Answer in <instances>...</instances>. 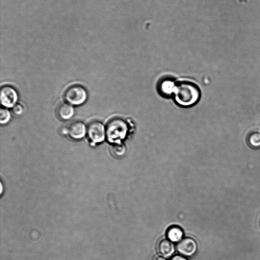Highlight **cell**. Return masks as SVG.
I'll return each mask as SVG.
<instances>
[{"label":"cell","instance_id":"cell-1","mask_svg":"<svg viewBox=\"0 0 260 260\" xmlns=\"http://www.w3.org/2000/svg\"><path fill=\"white\" fill-rule=\"evenodd\" d=\"M174 94L177 103L180 106L187 107L198 101L200 91L195 84L189 81H182L176 84Z\"/></svg>","mask_w":260,"mask_h":260},{"label":"cell","instance_id":"cell-2","mask_svg":"<svg viewBox=\"0 0 260 260\" xmlns=\"http://www.w3.org/2000/svg\"><path fill=\"white\" fill-rule=\"evenodd\" d=\"M128 130L127 122L120 118L110 119L106 127V137L113 144L120 143L125 138Z\"/></svg>","mask_w":260,"mask_h":260},{"label":"cell","instance_id":"cell-3","mask_svg":"<svg viewBox=\"0 0 260 260\" xmlns=\"http://www.w3.org/2000/svg\"><path fill=\"white\" fill-rule=\"evenodd\" d=\"M87 97L86 89L80 85H73L69 87L64 92V98L70 105H80L84 103Z\"/></svg>","mask_w":260,"mask_h":260},{"label":"cell","instance_id":"cell-4","mask_svg":"<svg viewBox=\"0 0 260 260\" xmlns=\"http://www.w3.org/2000/svg\"><path fill=\"white\" fill-rule=\"evenodd\" d=\"M87 134L91 143L95 144L104 140L106 136V129L101 122L94 120L88 125Z\"/></svg>","mask_w":260,"mask_h":260},{"label":"cell","instance_id":"cell-5","mask_svg":"<svg viewBox=\"0 0 260 260\" xmlns=\"http://www.w3.org/2000/svg\"><path fill=\"white\" fill-rule=\"evenodd\" d=\"M18 95L16 90L11 86H3L1 88L0 100L2 106L13 107L17 102Z\"/></svg>","mask_w":260,"mask_h":260},{"label":"cell","instance_id":"cell-6","mask_svg":"<svg viewBox=\"0 0 260 260\" xmlns=\"http://www.w3.org/2000/svg\"><path fill=\"white\" fill-rule=\"evenodd\" d=\"M176 248L180 254L185 256H190L196 253L197 244L194 239L187 237L179 242Z\"/></svg>","mask_w":260,"mask_h":260},{"label":"cell","instance_id":"cell-7","mask_svg":"<svg viewBox=\"0 0 260 260\" xmlns=\"http://www.w3.org/2000/svg\"><path fill=\"white\" fill-rule=\"evenodd\" d=\"M68 127V135L74 140L81 139L87 132V128L85 124L80 121L72 122Z\"/></svg>","mask_w":260,"mask_h":260},{"label":"cell","instance_id":"cell-8","mask_svg":"<svg viewBox=\"0 0 260 260\" xmlns=\"http://www.w3.org/2000/svg\"><path fill=\"white\" fill-rule=\"evenodd\" d=\"M157 250L162 256L168 257L173 254L175 248L171 241L167 239H163L159 242Z\"/></svg>","mask_w":260,"mask_h":260},{"label":"cell","instance_id":"cell-9","mask_svg":"<svg viewBox=\"0 0 260 260\" xmlns=\"http://www.w3.org/2000/svg\"><path fill=\"white\" fill-rule=\"evenodd\" d=\"M56 113L59 118L68 120L73 116L74 109L71 105L68 103H62L58 106Z\"/></svg>","mask_w":260,"mask_h":260},{"label":"cell","instance_id":"cell-10","mask_svg":"<svg viewBox=\"0 0 260 260\" xmlns=\"http://www.w3.org/2000/svg\"><path fill=\"white\" fill-rule=\"evenodd\" d=\"M176 85L171 79H164L159 82L158 89L162 94L168 95L174 93Z\"/></svg>","mask_w":260,"mask_h":260},{"label":"cell","instance_id":"cell-11","mask_svg":"<svg viewBox=\"0 0 260 260\" xmlns=\"http://www.w3.org/2000/svg\"><path fill=\"white\" fill-rule=\"evenodd\" d=\"M167 236L170 241L177 242L182 240L183 232L180 227L172 226L168 230Z\"/></svg>","mask_w":260,"mask_h":260},{"label":"cell","instance_id":"cell-12","mask_svg":"<svg viewBox=\"0 0 260 260\" xmlns=\"http://www.w3.org/2000/svg\"><path fill=\"white\" fill-rule=\"evenodd\" d=\"M247 142L253 148H260V133L254 132L250 133L248 136Z\"/></svg>","mask_w":260,"mask_h":260},{"label":"cell","instance_id":"cell-13","mask_svg":"<svg viewBox=\"0 0 260 260\" xmlns=\"http://www.w3.org/2000/svg\"><path fill=\"white\" fill-rule=\"evenodd\" d=\"M111 152L113 156L119 157L122 156L125 153L126 148L121 143L114 144L111 148Z\"/></svg>","mask_w":260,"mask_h":260},{"label":"cell","instance_id":"cell-14","mask_svg":"<svg viewBox=\"0 0 260 260\" xmlns=\"http://www.w3.org/2000/svg\"><path fill=\"white\" fill-rule=\"evenodd\" d=\"M11 118V114L9 110L6 108H1L0 110V123L6 124Z\"/></svg>","mask_w":260,"mask_h":260},{"label":"cell","instance_id":"cell-15","mask_svg":"<svg viewBox=\"0 0 260 260\" xmlns=\"http://www.w3.org/2000/svg\"><path fill=\"white\" fill-rule=\"evenodd\" d=\"M12 112L15 116H20L23 113V108L21 104H16L12 107Z\"/></svg>","mask_w":260,"mask_h":260},{"label":"cell","instance_id":"cell-16","mask_svg":"<svg viewBox=\"0 0 260 260\" xmlns=\"http://www.w3.org/2000/svg\"><path fill=\"white\" fill-rule=\"evenodd\" d=\"M60 134L62 136H66L67 135H68L69 131H68V127H62L60 128L59 130Z\"/></svg>","mask_w":260,"mask_h":260},{"label":"cell","instance_id":"cell-17","mask_svg":"<svg viewBox=\"0 0 260 260\" xmlns=\"http://www.w3.org/2000/svg\"><path fill=\"white\" fill-rule=\"evenodd\" d=\"M170 260H187L186 258L181 255H175L172 257Z\"/></svg>","mask_w":260,"mask_h":260},{"label":"cell","instance_id":"cell-18","mask_svg":"<svg viewBox=\"0 0 260 260\" xmlns=\"http://www.w3.org/2000/svg\"><path fill=\"white\" fill-rule=\"evenodd\" d=\"M153 260H166L163 256H156Z\"/></svg>","mask_w":260,"mask_h":260}]
</instances>
